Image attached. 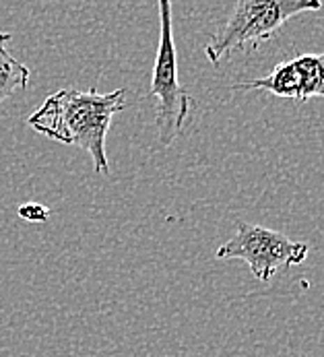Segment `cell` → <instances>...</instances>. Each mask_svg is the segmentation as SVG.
Returning a JSON list of instances; mask_svg holds the SVG:
<instances>
[{"label":"cell","instance_id":"cell-7","mask_svg":"<svg viewBox=\"0 0 324 357\" xmlns=\"http://www.w3.org/2000/svg\"><path fill=\"white\" fill-rule=\"evenodd\" d=\"M19 217L29 223H46L50 219V208L40 203H25L19 206Z\"/></svg>","mask_w":324,"mask_h":357},{"label":"cell","instance_id":"cell-5","mask_svg":"<svg viewBox=\"0 0 324 357\" xmlns=\"http://www.w3.org/2000/svg\"><path fill=\"white\" fill-rule=\"evenodd\" d=\"M233 89L269 91L277 98H285L293 102L324 98V54H304L293 60L281 62L267 77L240 83Z\"/></svg>","mask_w":324,"mask_h":357},{"label":"cell","instance_id":"cell-3","mask_svg":"<svg viewBox=\"0 0 324 357\" xmlns=\"http://www.w3.org/2000/svg\"><path fill=\"white\" fill-rule=\"evenodd\" d=\"M160 19H162V36L160 48L151 77V93L155 98V124H157V141L160 147H169L178 135L182 132L188 109L190 96L180 83L178 77V52L173 42V25H171V4L167 0L160 2Z\"/></svg>","mask_w":324,"mask_h":357},{"label":"cell","instance_id":"cell-1","mask_svg":"<svg viewBox=\"0 0 324 357\" xmlns=\"http://www.w3.org/2000/svg\"><path fill=\"white\" fill-rule=\"evenodd\" d=\"M124 96V89L111 93L62 89L42 103L29 116L27 124L52 141L85 149L93 159L95 172L108 174L106 137L114 116L126 107Z\"/></svg>","mask_w":324,"mask_h":357},{"label":"cell","instance_id":"cell-2","mask_svg":"<svg viewBox=\"0 0 324 357\" xmlns=\"http://www.w3.org/2000/svg\"><path fill=\"white\" fill-rule=\"evenodd\" d=\"M321 8V0H240L205 46V54L219 64L236 52L259 50L291 17Z\"/></svg>","mask_w":324,"mask_h":357},{"label":"cell","instance_id":"cell-4","mask_svg":"<svg viewBox=\"0 0 324 357\" xmlns=\"http://www.w3.org/2000/svg\"><path fill=\"white\" fill-rule=\"evenodd\" d=\"M217 258H240L250 266L256 281L269 283L289 266H300L308 258V244L269 227L238 221L236 234L217 250Z\"/></svg>","mask_w":324,"mask_h":357},{"label":"cell","instance_id":"cell-6","mask_svg":"<svg viewBox=\"0 0 324 357\" xmlns=\"http://www.w3.org/2000/svg\"><path fill=\"white\" fill-rule=\"evenodd\" d=\"M10 40H13L10 33L0 31V103L8 100L13 93L27 89L31 77L29 68L6 50V44Z\"/></svg>","mask_w":324,"mask_h":357}]
</instances>
